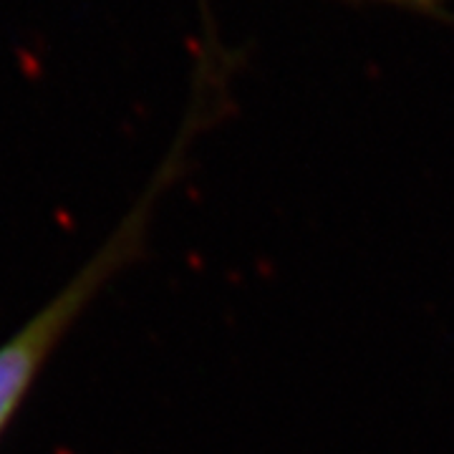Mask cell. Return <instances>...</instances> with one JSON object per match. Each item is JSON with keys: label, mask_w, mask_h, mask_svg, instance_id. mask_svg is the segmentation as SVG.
Here are the masks:
<instances>
[{"label": "cell", "mask_w": 454, "mask_h": 454, "mask_svg": "<svg viewBox=\"0 0 454 454\" xmlns=\"http://www.w3.org/2000/svg\"><path fill=\"white\" fill-rule=\"evenodd\" d=\"M160 190L154 184L114 235L83 262V268L51 298L43 309L18 328L11 339L0 343V437L16 419L18 409L28 399L33 384L49 364L59 343L68 336L74 324L97 298L101 288L129 262L145 240L152 197Z\"/></svg>", "instance_id": "obj_1"}]
</instances>
